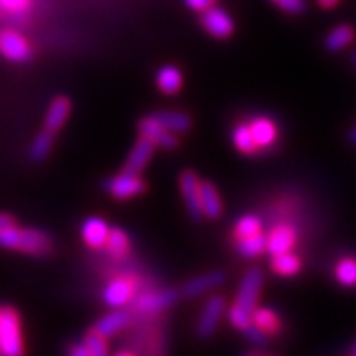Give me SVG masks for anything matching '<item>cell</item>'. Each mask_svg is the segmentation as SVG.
Instances as JSON below:
<instances>
[{
    "label": "cell",
    "mask_w": 356,
    "mask_h": 356,
    "mask_svg": "<svg viewBox=\"0 0 356 356\" xmlns=\"http://www.w3.org/2000/svg\"><path fill=\"white\" fill-rule=\"evenodd\" d=\"M224 281H226L224 271H208V273H202V275L194 277L188 283H184L182 295L184 297H200L204 293L214 291Z\"/></svg>",
    "instance_id": "obj_13"
},
{
    "label": "cell",
    "mask_w": 356,
    "mask_h": 356,
    "mask_svg": "<svg viewBox=\"0 0 356 356\" xmlns=\"http://www.w3.org/2000/svg\"><path fill=\"white\" fill-rule=\"evenodd\" d=\"M70 115H72V102L64 95H60V97L51 99L46 117H44V127L58 133L67 123Z\"/></svg>",
    "instance_id": "obj_15"
},
{
    "label": "cell",
    "mask_w": 356,
    "mask_h": 356,
    "mask_svg": "<svg viewBox=\"0 0 356 356\" xmlns=\"http://www.w3.org/2000/svg\"><path fill=\"white\" fill-rule=\"evenodd\" d=\"M200 198H202L204 218H208V220H218V218H222V212H224V202H222V196H220V192H218L214 182H210V180H202V186H200Z\"/></svg>",
    "instance_id": "obj_16"
},
{
    "label": "cell",
    "mask_w": 356,
    "mask_h": 356,
    "mask_svg": "<svg viewBox=\"0 0 356 356\" xmlns=\"http://www.w3.org/2000/svg\"><path fill=\"white\" fill-rule=\"evenodd\" d=\"M200 24L210 36H214L218 40L232 38L234 32H236L234 18L220 6H212V8L200 13Z\"/></svg>",
    "instance_id": "obj_7"
},
{
    "label": "cell",
    "mask_w": 356,
    "mask_h": 356,
    "mask_svg": "<svg viewBox=\"0 0 356 356\" xmlns=\"http://www.w3.org/2000/svg\"><path fill=\"white\" fill-rule=\"evenodd\" d=\"M355 40V28L350 24H339L325 36V48L329 51H341L348 48Z\"/></svg>",
    "instance_id": "obj_21"
},
{
    "label": "cell",
    "mask_w": 356,
    "mask_h": 356,
    "mask_svg": "<svg viewBox=\"0 0 356 356\" xmlns=\"http://www.w3.org/2000/svg\"><path fill=\"white\" fill-rule=\"evenodd\" d=\"M232 140H234V147L242 154H255L259 151L250 125H243V123L242 125H236L234 131H232Z\"/></svg>",
    "instance_id": "obj_26"
},
{
    "label": "cell",
    "mask_w": 356,
    "mask_h": 356,
    "mask_svg": "<svg viewBox=\"0 0 356 356\" xmlns=\"http://www.w3.org/2000/svg\"><path fill=\"white\" fill-rule=\"evenodd\" d=\"M67 353L72 356H91L89 355L88 346H86V343L83 344H72L70 348H67Z\"/></svg>",
    "instance_id": "obj_36"
},
{
    "label": "cell",
    "mask_w": 356,
    "mask_h": 356,
    "mask_svg": "<svg viewBox=\"0 0 356 356\" xmlns=\"http://www.w3.org/2000/svg\"><path fill=\"white\" fill-rule=\"evenodd\" d=\"M250 127H252L254 139L259 149H269V147L275 145V140H277V127H275V123L271 119L257 117V119H254L250 123Z\"/></svg>",
    "instance_id": "obj_19"
},
{
    "label": "cell",
    "mask_w": 356,
    "mask_h": 356,
    "mask_svg": "<svg viewBox=\"0 0 356 356\" xmlns=\"http://www.w3.org/2000/svg\"><path fill=\"white\" fill-rule=\"evenodd\" d=\"M271 2L277 4L281 10L287 14H303L307 8L305 0H271Z\"/></svg>",
    "instance_id": "obj_33"
},
{
    "label": "cell",
    "mask_w": 356,
    "mask_h": 356,
    "mask_svg": "<svg viewBox=\"0 0 356 356\" xmlns=\"http://www.w3.org/2000/svg\"><path fill=\"white\" fill-rule=\"evenodd\" d=\"M243 334H245V339H248L250 343L257 344V346H266L267 344V332L264 331V329H259L255 323H252V325L243 331Z\"/></svg>",
    "instance_id": "obj_34"
},
{
    "label": "cell",
    "mask_w": 356,
    "mask_h": 356,
    "mask_svg": "<svg viewBox=\"0 0 356 356\" xmlns=\"http://www.w3.org/2000/svg\"><path fill=\"white\" fill-rule=\"evenodd\" d=\"M261 232V220L254 214H245L238 222H236V228H234V234L238 240L242 238H248V236H254V234H259Z\"/></svg>",
    "instance_id": "obj_30"
},
{
    "label": "cell",
    "mask_w": 356,
    "mask_h": 356,
    "mask_svg": "<svg viewBox=\"0 0 356 356\" xmlns=\"http://www.w3.org/2000/svg\"><path fill=\"white\" fill-rule=\"evenodd\" d=\"M154 149H156V145H154L153 140H149L147 137H139V140L133 145V149L129 153L123 170L133 172V175H140L147 168V165L151 163Z\"/></svg>",
    "instance_id": "obj_11"
},
{
    "label": "cell",
    "mask_w": 356,
    "mask_h": 356,
    "mask_svg": "<svg viewBox=\"0 0 356 356\" xmlns=\"http://www.w3.org/2000/svg\"><path fill=\"white\" fill-rule=\"evenodd\" d=\"M271 267L281 277H293V275H297L301 271L303 264H301L299 255H295L293 252H285V254L273 255Z\"/></svg>",
    "instance_id": "obj_25"
},
{
    "label": "cell",
    "mask_w": 356,
    "mask_h": 356,
    "mask_svg": "<svg viewBox=\"0 0 356 356\" xmlns=\"http://www.w3.org/2000/svg\"><path fill=\"white\" fill-rule=\"evenodd\" d=\"M318 2V6L321 8H325V10H331V8H334L341 0H317Z\"/></svg>",
    "instance_id": "obj_38"
},
{
    "label": "cell",
    "mask_w": 356,
    "mask_h": 356,
    "mask_svg": "<svg viewBox=\"0 0 356 356\" xmlns=\"http://www.w3.org/2000/svg\"><path fill=\"white\" fill-rule=\"evenodd\" d=\"M261 287H264V273L259 267H252L245 271L240 289H238V297L234 301V305L229 307V325L238 331H245L252 323H254V311L257 309V301L261 295Z\"/></svg>",
    "instance_id": "obj_1"
},
{
    "label": "cell",
    "mask_w": 356,
    "mask_h": 356,
    "mask_svg": "<svg viewBox=\"0 0 356 356\" xmlns=\"http://www.w3.org/2000/svg\"><path fill=\"white\" fill-rule=\"evenodd\" d=\"M103 191L115 200H131V198H135V196H139L147 191V182L140 178V175H133V172L123 170L115 177L107 178L103 182Z\"/></svg>",
    "instance_id": "obj_4"
},
{
    "label": "cell",
    "mask_w": 356,
    "mask_h": 356,
    "mask_svg": "<svg viewBox=\"0 0 356 356\" xmlns=\"http://www.w3.org/2000/svg\"><path fill=\"white\" fill-rule=\"evenodd\" d=\"M139 135L140 137H147L149 140H153L156 147L165 149V151H172L178 147V135L168 131V129L154 117V115H149L145 119L139 121Z\"/></svg>",
    "instance_id": "obj_9"
},
{
    "label": "cell",
    "mask_w": 356,
    "mask_h": 356,
    "mask_svg": "<svg viewBox=\"0 0 356 356\" xmlns=\"http://www.w3.org/2000/svg\"><path fill=\"white\" fill-rule=\"evenodd\" d=\"M0 348H2V355L8 356L24 353L22 332H20V317L13 307L0 309Z\"/></svg>",
    "instance_id": "obj_3"
},
{
    "label": "cell",
    "mask_w": 356,
    "mask_h": 356,
    "mask_svg": "<svg viewBox=\"0 0 356 356\" xmlns=\"http://www.w3.org/2000/svg\"><path fill=\"white\" fill-rule=\"evenodd\" d=\"M129 325V313L127 311H111V313H107V315H103L97 323H95V331L102 332L103 337H113L119 331H123L125 327Z\"/></svg>",
    "instance_id": "obj_20"
},
{
    "label": "cell",
    "mask_w": 356,
    "mask_h": 356,
    "mask_svg": "<svg viewBox=\"0 0 356 356\" xmlns=\"http://www.w3.org/2000/svg\"><path fill=\"white\" fill-rule=\"evenodd\" d=\"M133 285L127 280H113L111 283H107V287L103 289V301L105 305L111 309H121L125 307L133 299Z\"/></svg>",
    "instance_id": "obj_14"
},
{
    "label": "cell",
    "mask_w": 356,
    "mask_h": 356,
    "mask_svg": "<svg viewBox=\"0 0 356 356\" xmlns=\"http://www.w3.org/2000/svg\"><path fill=\"white\" fill-rule=\"evenodd\" d=\"M83 343L88 346L89 355L91 356H105L109 353V344H107V337H103L102 332H97L95 329L89 331L83 339Z\"/></svg>",
    "instance_id": "obj_31"
},
{
    "label": "cell",
    "mask_w": 356,
    "mask_h": 356,
    "mask_svg": "<svg viewBox=\"0 0 356 356\" xmlns=\"http://www.w3.org/2000/svg\"><path fill=\"white\" fill-rule=\"evenodd\" d=\"M238 252L243 257H259V255L267 252V236H264L261 232L259 234H254V236H248V238H242L238 242Z\"/></svg>",
    "instance_id": "obj_27"
},
{
    "label": "cell",
    "mask_w": 356,
    "mask_h": 356,
    "mask_svg": "<svg viewBox=\"0 0 356 356\" xmlns=\"http://www.w3.org/2000/svg\"><path fill=\"white\" fill-rule=\"evenodd\" d=\"M0 248L30 255H48L54 248L51 238L38 228H18L16 224L0 232Z\"/></svg>",
    "instance_id": "obj_2"
},
{
    "label": "cell",
    "mask_w": 356,
    "mask_h": 356,
    "mask_svg": "<svg viewBox=\"0 0 356 356\" xmlns=\"http://www.w3.org/2000/svg\"><path fill=\"white\" fill-rule=\"evenodd\" d=\"M178 184H180V194L184 198V206L188 210L192 220H202L204 212H202V198H200V186H202V180L200 177L186 168L180 172L178 177Z\"/></svg>",
    "instance_id": "obj_6"
},
{
    "label": "cell",
    "mask_w": 356,
    "mask_h": 356,
    "mask_svg": "<svg viewBox=\"0 0 356 356\" xmlns=\"http://www.w3.org/2000/svg\"><path fill=\"white\" fill-rule=\"evenodd\" d=\"M105 250L113 259H125L129 255V250H131V240L121 228H111V234H109L107 243H105Z\"/></svg>",
    "instance_id": "obj_24"
},
{
    "label": "cell",
    "mask_w": 356,
    "mask_h": 356,
    "mask_svg": "<svg viewBox=\"0 0 356 356\" xmlns=\"http://www.w3.org/2000/svg\"><path fill=\"white\" fill-rule=\"evenodd\" d=\"M353 62H355V64H356V51H355V54H353Z\"/></svg>",
    "instance_id": "obj_41"
},
{
    "label": "cell",
    "mask_w": 356,
    "mask_h": 356,
    "mask_svg": "<svg viewBox=\"0 0 356 356\" xmlns=\"http://www.w3.org/2000/svg\"><path fill=\"white\" fill-rule=\"evenodd\" d=\"M109 234H111V228H109V224L103 218L91 216L81 224V240L88 243L91 250L105 248Z\"/></svg>",
    "instance_id": "obj_12"
},
{
    "label": "cell",
    "mask_w": 356,
    "mask_h": 356,
    "mask_svg": "<svg viewBox=\"0 0 356 356\" xmlns=\"http://www.w3.org/2000/svg\"><path fill=\"white\" fill-rule=\"evenodd\" d=\"M16 222H14V218L10 216V214H0V232L6 228H10V226H14Z\"/></svg>",
    "instance_id": "obj_37"
},
{
    "label": "cell",
    "mask_w": 356,
    "mask_h": 356,
    "mask_svg": "<svg viewBox=\"0 0 356 356\" xmlns=\"http://www.w3.org/2000/svg\"><path fill=\"white\" fill-rule=\"evenodd\" d=\"M226 309V301L222 295H212L206 303H204L202 313L198 317V325H196V334L200 339H210L214 332L218 331V325L222 321Z\"/></svg>",
    "instance_id": "obj_8"
},
{
    "label": "cell",
    "mask_w": 356,
    "mask_h": 356,
    "mask_svg": "<svg viewBox=\"0 0 356 356\" xmlns=\"http://www.w3.org/2000/svg\"><path fill=\"white\" fill-rule=\"evenodd\" d=\"M295 243H297V234L289 226H277L267 236V252L271 254V257L285 254V252H291Z\"/></svg>",
    "instance_id": "obj_17"
},
{
    "label": "cell",
    "mask_w": 356,
    "mask_h": 356,
    "mask_svg": "<svg viewBox=\"0 0 356 356\" xmlns=\"http://www.w3.org/2000/svg\"><path fill=\"white\" fill-rule=\"evenodd\" d=\"M54 140H56V133L46 127L42 129L30 145V159L36 163L46 161L50 156L51 149H54Z\"/></svg>",
    "instance_id": "obj_22"
},
{
    "label": "cell",
    "mask_w": 356,
    "mask_h": 356,
    "mask_svg": "<svg viewBox=\"0 0 356 356\" xmlns=\"http://www.w3.org/2000/svg\"><path fill=\"white\" fill-rule=\"evenodd\" d=\"M346 140L353 145V147H356V123L353 125V127L348 129V135H346Z\"/></svg>",
    "instance_id": "obj_39"
},
{
    "label": "cell",
    "mask_w": 356,
    "mask_h": 356,
    "mask_svg": "<svg viewBox=\"0 0 356 356\" xmlns=\"http://www.w3.org/2000/svg\"><path fill=\"white\" fill-rule=\"evenodd\" d=\"M184 77L178 65H163L156 74V88L165 95H177L182 89Z\"/></svg>",
    "instance_id": "obj_18"
},
{
    "label": "cell",
    "mask_w": 356,
    "mask_h": 356,
    "mask_svg": "<svg viewBox=\"0 0 356 356\" xmlns=\"http://www.w3.org/2000/svg\"><path fill=\"white\" fill-rule=\"evenodd\" d=\"M353 355L356 356V339H355V344H353Z\"/></svg>",
    "instance_id": "obj_40"
},
{
    "label": "cell",
    "mask_w": 356,
    "mask_h": 356,
    "mask_svg": "<svg viewBox=\"0 0 356 356\" xmlns=\"http://www.w3.org/2000/svg\"><path fill=\"white\" fill-rule=\"evenodd\" d=\"M218 0H184V4L194 10V13H204V10H208V8H212V6H216Z\"/></svg>",
    "instance_id": "obj_35"
},
{
    "label": "cell",
    "mask_w": 356,
    "mask_h": 356,
    "mask_svg": "<svg viewBox=\"0 0 356 356\" xmlns=\"http://www.w3.org/2000/svg\"><path fill=\"white\" fill-rule=\"evenodd\" d=\"M178 299V293L175 289H163L156 293H145L135 299V311L143 315H154L163 309L175 305Z\"/></svg>",
    "instance_id": "obj_10"
},
{
    "label": "cell",
    "mask_w": 356,
    "mask_h": 356,
    "mask_svg": "<svg viewBox=\"0 0 356 356\" xmlns=\"http://www.w3.org/2000/svg\"><path fill=\"white\" fill-rule=\"evenodd\" d=\"M32 46L30 42L16 30H0V56L14 64H26L32 60Z\"/></svg>",
    "instance_id": "obj_5"
},
{
    "label": "cell",
    "mask_w": 356,
    "mask_h": 356,
    "mask_svg": "<svg viewBox=\"0 0 356 356\" xmlns=\"http://www.w3.org/2000/svg\"><path fill=\"white\" fill-rule=\"evenodd\" d=\"M32 0H0V8L13 16H24L30 10Z\"/></svg>",
    "instance_id": "obj_32"
},
{
    "label": "cell",
    "mask_w": 356,
    "mask_h": 356,
    "mask_svg": "<svg viewBox=\"0 0 356 356\" xmlns=\"http://www.w3.org/2000/svg\"><path fill=\"white\" fill-rule=\"evenodd\" d=\"M334 280L343 287H356V257H343L334 267Z\"/></svg>",
    "instance_id": "obj_28"
},
{
    "label": "cell",
    "mask_w": 356,
    "mask_h": 356,
    "mask_svg": "<svg viewBox=\"0 0 356 356\" xmlns=\"http://www.w3.org/2000/svg\"><path fill=\"white\" fill-rule=\"evenodd\" d=\"M154 117H156L168 131H172V133H177V135H182V133L191 131L192 127L191 115L184 113V111H159V113H154Z\"/></svg>",
    "instance_id": "obj_23"
},
{
    "label": "cell",
    "mask_w": 356,
    "mask_h": 356,
    "mask_svg": "<svg viewBox=\"0 0 356 356\" xmlns=\"http://www.w3.org/2000/svg\"><path fill=\"white\" fill-rule=\"evenodd\" d=\"M254 323L259 329H264L267 334H277L281 331L280 317L271 309H255Z\"/></svg>",
    "instance_id": "obj_29"
}]
</instances>
